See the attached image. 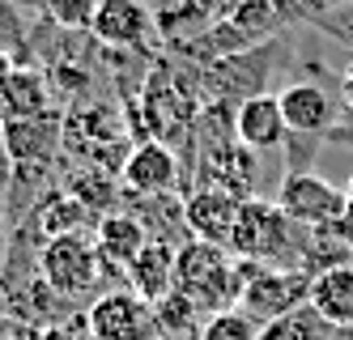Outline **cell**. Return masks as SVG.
<instances>
[{
	"label": "cell",
	"instance_id": "obj_6",
	"mask_svg": "<svg viewBox=\"0 0 353 340\" xmlns=\"http://www.w3.org/2000/svg\"><path fill=\"white\" fill-rule=\"evenodd\" d=\"M85 336L90 340H162L154 302H145L132 290H107L85 310Z\"/></svg>",
	"mask_w": 353,
	"mask_h": 340
},
{
	"label": "cell",
	"instance_id": "obj_3",
	"mask_svg": "<svg viewBox=\"0 0 353 340\" xmlns=\"http://www.w3.org/2000/svg\"><path fill=\"white\" fill-rule=\"evenodd\" d=\"M243 272V294H239V310H247L260 328L272 319H285L294 310H302L311 302V272L302 268H272V264H251L239 259Z\"/></svg>",
	"mask_w": 353,
	"mask_h": 340
},
{
	"label": "cell",
	"instance_id": "obj_31",
	"mask_svg": "<svg viewBox=\"0 0 353 340\" xmlns=\"http://www.w3.org/2000/svg\"><path fill=\"white\" fill-rule=\"evenodd\" d=\"M0 323H5V315H0Z\"/></svg>",
	"mask_w": 353,
	"mask_h": 340
},
{
	"label": "cell",
	"instance_id": "obj_7",
	"mask_svg": "<svg viewBox=\"0 0 353 340\" xmlns=\"http://www.w3.org/2000/svg\"><path fill=\"white\" fill-rule=\"evenodd\" d=\"M234 141L251 153H272L290 141V123L276 94H247L234 111Z\"/></svg>",
	"mask_w": 353,
	"mask_h": 340
},
{
	"label": "cell",
	"instance_id": "obj_14",
	"mask_svg": "<svg viewBox=\"0 0 353 340\" xmlns=\"http://www.w3.org/2000/svg\"><path fill=\"white\" fill-rule=\"evenodd\" d=\"M128 290L145 302H162L174 290V247L166 239H149L128 264Z\"/></svg>",
	"mask_w": 353,
	"mask_h": 340
},
{
	"label": "cell",
	"instance_id": "obj_2",
	"mask_svg": "<svg viewBox=\"0 0 353 340\" xmlns=\"http://www.w3.org/2000/svg\"><path fill=\"white\" fill-rule=\"evenodd\" d=\"M302 226H294L276 200L247 196L239 204V217L230 230V251L251 264H272V268H298V247H302Z\"/></svg>",
	"mask_w": 353,
	"mask_h": 340
},
{
	"label": "cell",
	"instance_id": "obj_25",
	"mask_svg": "<svg viewBox=\"0 0 353 340\" xmlns=\"http://www.w3.org/2000/svg\"><path fill=\"white\" fill-rule=\"evenodd\" d=\"M341 98H345V107L353 111V64H349V72H345V81H341Z\"/></svg>",
	"mask_w": 353,
	"mask_h": 340
},
{
	"label": "cell",
	"instance_id": "obj_16",
	"mask_svg": "<svg viewBox=\"0 0 353 340\" xmlns=\"http://www.w3.org/2000/svg\"><path fill=\"white\" fill-rule=\"evenodd\" d=\"M94 243H98V255H103V268H123L128 272V264L149 243V230L137 217H128V213H111V217L98 221Z\"/></svg>",
	"mask_w": 353,
	"mask_h": 340
},
{
	"label": "cell",
	"instance_id": "obj_12",
	"mask_svg": "<svg viewBox=\"0 0 353 340\" xmlns=\"http://www.w3.org/2000/svg\"><path fill=\"white\" fill-rule=\"evenodd\" d=\"M0 141H5V153L17 166H47L52 153L60 149V119L47 111V115H34V119L5 123Z\"/></svg>",
	"mask_w": 353,
	"mask_h": 340
},
{
	"label": "cell",
	"instance_id": "obj_20",
	"mask_svg": "<svg viewBox=\"0 0 353 340\" xmlns=\"http://www.w3.org/2000/svg\"><path fill=\"white\" fill-rule=\"evenodd\" d=\"M81 217H85L81 200H72V196H52V200H47V208H43V243H47V239H60V234L81 230Z\"/></svg>",
	"mask_w": 353,
	"mask_h": 340
},
{
	"label": "cell",
	"instance_id": "obj_28",
	"mask_svg": "<svg viewBox=\"0 0 353 340\" xmlns=\"http://www.w3.org/2000/svg\"><path fill=\"white\" fill-rule=\"evenodd\" d=\"M225 5H230V9H234V5H243V0H225Z\"/></svg>",
	"mask_w": 353,
	"mask_h": 340
},
{
	"label": "cell",
	"instance_id": "obj_8",
	"mask_svg": "<svg viewBox=\"0 0 353 340\" xmlns=\"http://www.w3.org/2000/svg\"><path fill=\"white\" fill-rule=\"evenodd\" d=\"M239 196L225 192V188H200L183 200V230L200 243H213V247H230V230L239 217Z\"/></svg>",
	"mask_w": 353,
	"mask_h": 340
},
{
	"label": "cell",
	"instance_id": "obj_23",
	"mask_svg": "<svg viewBox=\"0 0 353 340\" xmlns=\"http://www.w3.org/2000/svg\"><path fill=\"white\" fill-rule=\"evenodd\" d=\"M336 234H341V239H345V243H349V255H353V204H349V208H345V217H341V221H336Z\"/></svg>",
	"mask_w": 353,
	"mask_h": 340
},
{
	"label": "cell",
	"instance_id": "obj_1",
	"mask_svg": "<svg viewBox=\"0 0 353 340\" xmlns=\"http://www.w3.org/2000/svg\"><path fill=\"white\" fill-rule=\"evenodd\" d=\"M174 294L188 298L200 315H217V310L239 306L243 294V272L239 255L230 247H213L188 239L174 247Z\"/></svg>",
	"mask_w": 353,
	"mask_h": 340
},
{
	"label": "cell",
	"instance_id": "obj_24",
	"mask_svg": "<svg viewBox=\"0 0 353 340\" xmlns=\"http://www.w3.org/2000/svg\"><path fill=\"white\" fill-rule=\"evenodd\" d=\"M13 68H17V64H13V56H9L5 47H0V86H5L9 77H13Z\"/></svg>",
	"mask_w": 353,
	"mask_h": 340
},
{
	"label": "cell",
	"instance_id": "obj_19",
	"mask_svg": "<svg viewBox=\"0 0 353 340\" xmlns=\"http://www.w3.org/2000/svg\"><path fill=\"white\" fill-rule=\"evenodd\" d=\"M200 340H260V323L251 319L247 310L230 306V310H217V315L205 319Z\"/></svg>",
	"mask_w": 353,
	"mask_h": 340
},
{
	"label": "cell",
	"instance_id": "obj_10",
	"mask_svg": "<svg viewBox=\"0 0 353 340\" xmlns=\"http://www.w3.org/2000/svg\"><path fill=\"white\" fill-rule=\"evenodd\" d=\"M90 34L103 47H141L154 34V13L145 9V0H98Z\"/></svg>",
	"mask_w": 353,
	"mask_h": 340
},
{
	"label": "cell",
	"instance_id": "obj_26",
	"mask_svg": "<svg viewBox=\"0 0 353 340\" xmlns=\"http://www.w3.org/2000/svg\"><path fill=\"white\" fill-rule=\"evenodd\" d=\"M315 5H345V9H353V0H315Z\"/></svg>",
	"mask_w": 353,
	"mask_h": 340
},
{
	"label": "cell",
	"instance_id": "obj_9",
	"mask_svg": "<svg viewBox=\"0 0 353 340\" xmlns=\"http://www.w3.org/2000/svg\"><path fill=\"white\" fill-rule=\"evenodd\" d=\"M276 102H281V115H285L294 137H323V132L336 128V98L315 81L285 86L276 94Z\"/></svg>",
	"mask_w": 353,
	"mask_h": 340
},
{
	"label": "cell",
	"instance_id": "obj_21",
	"mask_svg": "<svg viewBox=\"0 0 353 340\" xmlns=\"http://www.w3.org/2000/svg\"><path fill=\"white\" fill-rule=\"evenodd\" d=\"M43 9L60 30H90V21L98 13V0H43Z\"/></svg>",
	"mask_w": 353,
	"mask_h": 340
},
{
	"label": "cell",
	"instance_id": "obj_27",
	"mask_svg": "<svg viewBox=\"0 0 353 340\" xmlns=\"http://www.w3.org/2000/svg\"><path fill=\"white\" fill-rule=\"evenodd\" d=\"M345 196H349V204H353V179H349V188H345Z\"/></svg>",
	"mask_w": 353,
	"mask_h": 340
},
{
	"label": "cell",
	"instance_id": "obj_22",
	"mask_svg": "<svg viewBox=\"0 0 353 340\" xmlns=\"http://www.w3.org/2000/svg\"><path fill=\"white\" fill-rule=\"evenodd\" d=\"M26 340H72V332L60 328V323H39V328H30Z\"/></svg>",
	"mask_w": 353,
	"mask_h": 340
},
{
	"label": "cell",
	"instance_id": "obj_5",
	"mask_svg": "<svg viewBox=\"0 0 353 340\" xmlns=\"http://www.w3.org/2000/svg\"><path fill=\"white\" fill-rule=\"evenodd\" d=\"M276 208L302 230H319V226H336L349 208V196L345 188L336 183H327L323 174H311V170H294L281 179V188H276Z\"/></svg>",
	"mask_w": 353,
	"mask_h": 340
},
{
	"label": "cell",
	"instance_id": "obj_15",
	"mask_svg": "<svg viewBox=\"0 0 353 340\" xmlns=\"http://www.w3.org/2000/svg\"><path fill=\"white\" fill-rule=\"evenodd\" d=\"M52 111V90L39 68H13V77L0 86V123L34 119Z\"/></svg>",
	"mask_w": 353,
	"mask_h": 340
},
{
	"label": "cell",
	"instance_id": "obj_18",
	"mask_svg": "<svg viewBox=\"0 0 353 340\" xmlns=\"http://www.w3.org/2000/svg\"><path fill=\"white\" fill-rule=\"evenodd\" d=\"M323 319L315 315L311 306H302V310H294V315H285V319H272V323H264L260 328V340H323Z\"/></svg>",
	"mask_w": 353,
	"mask_h": 340
},
{
	"label": "cell",
	"instance_id": "obj_29",
	"mask_svg": "<svg viewBox=\"0 0 353 340\" xmlns=\"http://www.w3.org/2000/svg\"><path fill=\"white\" fill-rule=\"evenodd\" d=\"M0 340H13V336H5V332H0Z\"/></svg>",
	"mask_w": 353,
	"mask_h": 340
},
{
	"label": "cell",
	"instance_id": "obj_13",
	"mask_svg": "<svg viewBox=\"0 0 353 340\" xmlns=\"http://www.w3.org/2000/svg\"><path fill=\"white\" fill-rule=\"evenodd\" d=\"M315 315L336 328V332H353V264L341 268H327L311 281V302H307Z\"/></svg>",
	"mask_w": 353,
	"mask_h": 340
},
{
	"label": "cell",
	"instance_id": "obj_4",
	"mask_svg": "<svg viewBox=\"0 0 353 340\" xmlns=\"http://www.w3.org/2000/svg\"><path fill=\"white\" fill-rule=\"evenodd\" d=\"M103 277V255H98L94 234L72 230L60 239H47L39 247V281L60 298H81L90 294Z\"/></svg>",
	"mask_w": 353,
	"mask_h": 340
},
{
	"label": "cell",
	"instance_id": "obj_17",
	"mask_svg": "<svg viewBox=\"0 0 353 340\" xmlns=\"http://www.w3.org/2000/svg\"><path fill=\"white\" fill-rule=\"evenodd\" d=\"M294 13L298 9L290 5V0H243V5L230 9L225 21H230V30L243 34V43L251 47V43H260V39H272Z\"/></svg>",
	"mask_w": 353,
	"mask_h": 340
},
{
	"label": "cell",
	"instance_id": "obj_30",
	"mask_svg": "<svg viewBox=\"0 0 353 340\" xmlns=\"http://www.w3.org/2000/svg\"><path fill=\"white\" fill-rule=\"evenodd\" d=\"M0 132H5V123H0Z\"/></svg>",
	"mask_w": 353,
	"mask_h": 340
},
{
	"label": "cell",
	"instance_id": "obj_11",
	"mask_svg": "<svg viewBox=\"0 0 353 340\" xmlns=\"http://www.w3.org/2000/svg\"><path fill=\"white\" fill-rule=\"evenodd\" d=\"M179 179V162L162 141H145L132 149V158L123 162V188L132 196H166Z\"/></svg>",
	"mask_w": 353,
	"mask_h": 340
}]
</instances>
